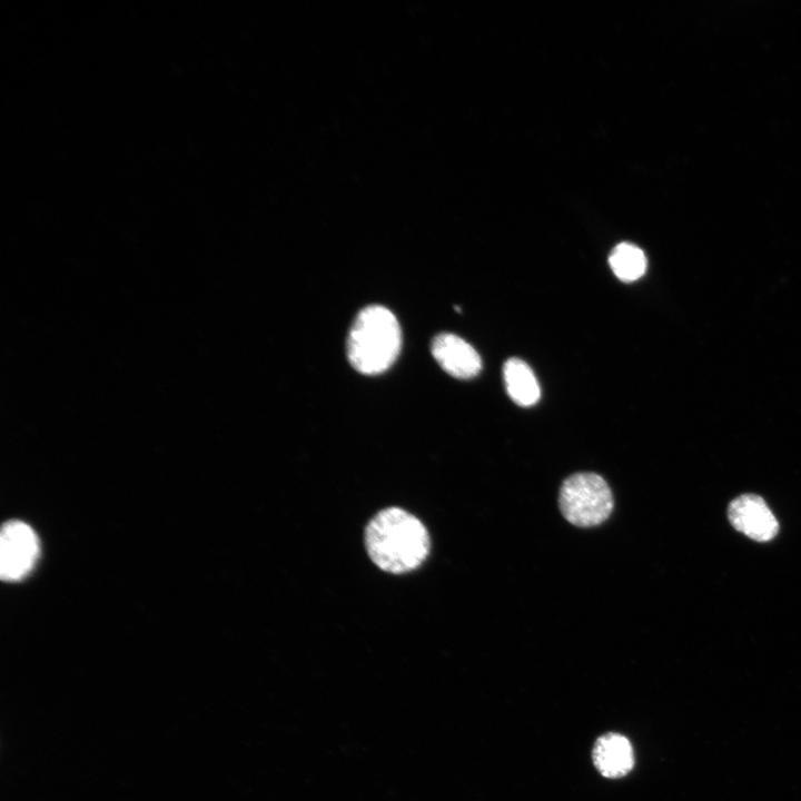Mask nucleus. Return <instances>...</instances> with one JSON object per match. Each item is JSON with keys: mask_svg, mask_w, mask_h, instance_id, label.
<instances>
[{"mask_svg": "<svg viewBox=\"0 0 801 801\" xmlns=\"http://www.w3.org/2000/svg\"><path fill=\"white\" fill-rule=\"evenodd\" d=\"M431 352L439 366L456 378L469 379L482 369L479 354L457 335L449 333L437 335L432 342Z\"/></svg>", "mask_w": 801, "mask_h": 801, "instance_id": "423d86ee", "label": "nucleus"}, {"mask_svg": "<svg viewBox=\"0 0 801 801\" xmlns=\"http://www.w3.org/2000/svg\"><path fill=\"white\" fill-rule=\"evenodd\" d=\"M365 546L380 570L404 574L426 560L431 541L425 525L416 516L400 507H387L368 522Z\"/></svg>", "mask_w": 801, "mask_h": 801, "instance_id": "f257e3e1", "label": "nucleus"}, {"mask_svg": "<svg viewBox=\"0 0 801 801\" xmlns=\"http://www.w3.org/2000/svg\"><path fill=\"white\" fill-rule=\"evenodd\" d=\"M558 505L563 516L578 527L603 523L613 510V495L605 479L591 472L568 476L560 488Z\"/></svg>", "mask_w": 801, "mask_h": 801, "instance_id": "7ed1b4c3", "label": "nucleus"}, {"mask_svg": "<svg viewBox=\"0 0 801 801\" xmlns=\"http://www.w3.org/2000/svg\"><path fill=\"white\" fill-rule=\"evenodd\" d=\"M592 760L603 777L619 779L632 770L634 754L630 741L624 735L607 732L596 739L592 750Z\"/></svg>", "mask_w": 801, "mask_h": 801, "instance_id": "0eeeda50", "label": "nucleus"}, {"mask_svg": "<svg viewBox=\"0 0 801 801\" xmlns=\"http://www.w3.org/2000/svg\"><path fill=\"white\" fill-rule=\"evenodd\" d=\"M728 516L735 530L758 542L772 540L779 531L775 516L763 498L754 494L733 500Z\"/></svg>", "mask_w": 801, "mask_h": 801, "instance_id": "39448f33", "label": "nucleus"}, {"mask_svg": "<svg viewBox=\"0 0 801 801\" xmlns=\"http://www.w3.org/2000/svg\"><path fill=\"white\" fill-rule=\"evenodd\" d=\"M39 540L24 522H6L0 535V576L6 582L24 578L34 567L39 556Z\"/></svg>", "mask_w": 801, "mask_h": 801, "instance_id": "20e7f679", "label": "nucleus"}, {"mask_svg": "<svg viewBox=\"0 0 801 801\" xmlns=\"http://www.w3.org/2000/svg\"><path fill=\"white\" fill-rule=\"evenodd\" d=\"M402 345L399 324L387 308L373 305L359 312L347 339V356L362 374L376 375L390 367Z\"/></svg>", "mask_w": 801, "mask_h": 801, "instance_id": "f03ea898", "label": "nucleus"}, {"mask_svg": "<svg viewBox=\"0 0 801 801\" xmlns=\"http://www.w3.org/2000/svg\"><path fill=\"white\" fill-rule=\"evenodd\" d=\"M609 264L614 275L624 283H632L643 276L646 269V257L642 249L630 243L616 245Z\"/></svg>", "mask_w": 801, "mask_h": 801, "instance_id": "1a4fd4ad", "label": "nucleus"}, {"mask_svg": "<svg viewBox=\"0 0 801 801\" xmlns=\"http://www.w3.org/2000/svg\"><path fill=\"white\" fill-rule=\"evenodd\" d=\"M503 377L507 394L514 403L528 407L537 403L541 396L538 382L532 368L520 358H510L503 367Z\"/></svg>", "mask_w": 801, "mask_h": 801, "instance_id": "6e6552de", "label": "nucleus"}]
</instances>
